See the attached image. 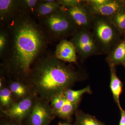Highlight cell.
Instances as JSON below:
<instances>
[{
  "label": "cell",
  "instance_id": "obj_1",
  "mask_svg": "<svg viewBox=\"0 0 125 125\" xmlns=\"http://www.w3.org/2000/svg\"><path fill=\"white\" fill-rule=\"evenodd\" d=\"M0 26L6 29L9 37L8 50L1 60V73L26 82L34 64L46 52L51 39L33 16L24 10Z\"/></svg>",
  "mask_w": 125,
  "mask_h": 125
},
{
  "label": "cell",
  "instance_id": "obj_2",
  "mask_svg": "<svg viewBox=\"0 0 125 125\" xmlns=\"http://www.w3.org/2000/svg\"><path fill=\"white\" fill-rule=\"evenodd\" d=\"M80 77L73 68L55 54L46 52L34 64L26 83L37 97L49 102L69 89Z\"/></svg>",
  "mask_w": 125,
  "mask_h": 125
},
{
  "label": "cell",
  "instance_id": "obj_3",
  "mask_svg": "<svg viewBox=\"0 0 125 125\" xmlns=\"http://www.w3.org/2000/svg\"><path fill=\"white\" fill-rule=\"evenodd\" d=\"M91 31L102 54H108L122 38L109 17L94 16Z\"/></svg>",
  "mask_w": 125,
  "mask_h": 125
},
{
  "label": "cell",
  "instance_id": "obj_4",
  "mask_svg": "<svg viewBox=\"0 0 125 125\" xmlns=\"http://www.w3.org/2000/svg\"><path fill=\"white\" fill-rule=\"evenodd\" d=\"M44 28L52 41L66 39L78 30L74 23L63 10L60 8L38 21Z\"/></svg>",
  "mask_w": 125,
  "mask_h": 125
},
{
  "label": "cell",
  "instance_id": "obj_5",
  "mask_svg": "<svg viewBox=\"0 0 125 125\" xmlns=\"http://www.w3.org/2000/svg\"><path fill=\"white\" fill-rule=\"evenodd\" d=\"M71 41L74 45L76 53L81 59L102 54L91 30H78L72 36Z\"/></svg>",
  "mask_w": 125,
  "mask_h": 125
},
{
  "label": "cell",
  "instance_id": "obj_6",
  "mask_svg": "<svg viewBox=\"0 0 125 125\" xmlns=\"http://www.w3.org/2000/svg\"><path fill=\"white\" fill-rule=\"evenodd\" d=\"M37 96L34 94L15 102L10 107L1 110L4 115L20 124L28 117L31 111Z\"/></svg>",
  "mask_w": 125,
  "mask_h": 125
},
{
  "label": "cell",
  "instance_id": "obj_7",
  "mask_svg": "<svg viewBox=\"0 0 125 125\" xmlns=\"http://www.w3.org/2000/svg\"><path fill=\"white\" fill-rule=\"evenodd\" d=\"M48 102L37 97L29 115V125H49L55 116Z\"/></svg>",
  "mask_w": 125,
  "mask_h": 125
},
{
  "label": "cell",
  "instance_id": "obj_8",
  "mask_svg": "<svg viewBox=\"0 0 125 125\" xmlns=\"http://www.w3.org/2000/svg\"><path fill=\"white\" fill-rule=\"evenodd\" d=\"M61 9L67 14L76 25L78 30H91L94 16L90 13L83 1L82 4L73 7L61 6Z\"/></svg>",
  "mask_w": 125,
  "mask_h": 125
},
{
  "label": "cell",
  "instance_id": "obj_9",
  "mask_svg": "<svg viewBox=\"0 0 125 125\" xmlns=\"http://www.w3.org/2000/svg\"><path fill=\"white\" fill-rule=\"evenodd\" d=\"M49 102L55 116L69 122L71 121L72 117L76 111L78 104L68 101L62 93L54 97Z\"/></svg>",
  "mask_w": 125,
  "mask_h": 125
},
{
  "label": "cell",
  "instance_id": "obj_10",
  "mask_svg": "<svg viewBox=\"0 0 125 125\" xmlns=\"http://www.w3.org/2000/svg\"><path fill=\"white\" fill-rule=\"evenodd\" d=\"M24 10L21 0H0V22L3 24Z\"/></svg>",
  "mask_w": 125,
  "mask_h": 125
},
{
  "label": "cell",
  "instance_id": "obj_11",
  "mask_svg": "<svg viewBox=\"0 0 125 125\" xmlns=\"http://www.w3.org/2000/svg\"><path fill=\"white\" fill-rule=\"evenodd\" d=\"M76 48L71 41L64 39L57 45L54 54L57 59L62 62L76 63Z\"/></svg>",
  "mask_w": 125,
  "mask_h": 125
},
{
  "label": "cell",
  "instance_id": "obj_12",
  "mask_svg": "<svg viewBox=\"0 0 125 125\" xmlns=\"http://www.w3.org/2000/svg\"><path fill=\"white\" fill-rule=\"evenodd\" d=\"M85 5L93 15L111 17L125 7V0H111L107 4L98 7Z\"/></svg>",
  "mask_w": 125,
  "mask_h": 125
},
{
  "label": "cell",
  "instance_id": "obj_13",
  "mask_svg": "<svg viewBox=\"0 0 125 125\" xmlns=\"http://www.w3.org/2000/svg\"><path fill=\"white\" fill-rule=\"evenodd\" d=\"M107 55L106 61L109 66L121 65L125 68V37Z\"/></svg>",
  "mask_w": 125,
  "mask_h": 125
},
{
  "label": "cell",
  "instance_id": "obj_14",
  "mask_svg": "<svg viewBox=\"0 0 125 125\" xmlns=\"http://www.w3.org/2000/svg\"><path fill=\"white\" fill-rule=\"evenodd\" d=\"M9 87L13 94L14 98L17 102L33 94L30 87L25 82L22 81L10 79Z\"/></svg>",
  "mask_w": 125,
  "mask_h": 125
},
{
  "label": "cell",
  "instance_id": "obj_15",
  "mask_svg": "<svg viewBox=\"0 0 125 125\" xmlns=\"http://www.w3.org/2000/svg\"><path fill=\"white\" fill-rule=\"evenodd\" d=\"M109 66L111 74L110 88L114 101L120 109L122 107L120 104V97L123 91V83L117 75L116 66L112 65Z\"/></svg>",
  "mask_w": 125,
  "mask_h": 125
},
{
  "label": "cell",
  "instance_id": "obj_16",
  "mask_svg": "<svg viewBox=\"0 0 125 125\" xmlns=\"http://www.w3.org/2000/svg\"><path fill=\"white\" fill-rule=\"evenodd\" d=\"M61 7L57 0L56 2L53 3H47L41 0L36 8L33 17L39 21L56 11Z\"/></svg>",
  "mask_w": 125,
  "mask_h": 125
},
{
  "label": "cell",
  "instance_id": "obj_17",
  "mask_svg": "<svg viewBox=\"0 0 125 125\" xmlns=\"http://www.w3.org/2000/svg\"><path fill=\"white\" fill-rule=\"evenodd\" d=\"M109 18L122 37H125V7Z\"/></svg>",
  "mask_w": 125,
  "mask_h": 125
},
{
  "label": "cell",
  "instance_id": "obj_18",
  "mask_svg": "<svg viewBox=\"0 0 125 125\" xmlns=\"http://www.w3.org/2000/svg\"><path fill=\"white\" fill-rule=\"evenodd\" d=\"M64 96L68 101L72 103H79L81 97L84 94H91L90 88L88 86L79 90H74L68 89L62 93Z\"/></svg>",
  "mask_w": 125,
  "mask_h": 125
},
{
  "label": "cell",
  "instance_id": "obj_19",
  "mask_svg": "<svg viewBox=\"0 0 125 125\" xmlns=\"http://www.w3.org/2000/svg\"><path fill=\"white\" fill-rule=\"evenodd\" d=\"M15 102L11 91L8 87L3 86L0 90V103L1 110L9 108Z\"/></svg>",
  "mask_w": 125,
  "mask_h": 125
},
{
  "label": "cell",
  "instance_id": "obj_20",
  "mask_svg": "<svg viewBox=\"0 0 125 125\" xmlns=\"http://www.w3.org/2000/svg\"><path fill=\"white\" fill-rule=\"evenodd\" d=\"M74 125H105L95 117L78 111L76 113Z\"/></svg>",
  "mask_w": 125,
  "mask_h": 125
},
{
  "label": "cell",
  "instance_id": "obj_21",
  "mask_svg": "<svg viewBox=\"0 0 125 125\" xmlns=\"http://www.w3.org/2000/svg\"><path fill=\"white\" fill-rule=\"evenodd\" d=\"M9 37L7 30L0 26V57L1 60L7 52L9 47Z\"/></svg>",
  "mask_w": 125,
  "mask_h": 125
},
{
  "label": "cell",
  "instance_id": "obj_22",
  "mask_svg": "<svg viewBox=\"0 0 125 125\" xmlns=\"http://www.w3.org/2000/svg\"><path fill=\"white\" fill-rule=\"evenodd\" d=\"M40 0H21L23 10L33 16Z\"/></svg>",
  "mask_w": 125,
  "mask_h": 125
},
{
  "label": "cell",
  "instance_id": "obj_23",
  "mask_svg": "<svg viewBox=\"0 0 125 125\" xmlns=\"http://www.w3.org/2000/svg\"><path fill=\"white\" fill-rule=\"evenodd\" d=\"M82 0H57L58 4L62 7H73L82 4Z\"/></svg>",
  "mask_w": 125,
  "mask_h": 125
},
{
  "label": "cell",
  "instance_id": "obj_24",
  "mask_svg": "<svg viewBox=\"0 0 125 125\" xmlns=\"http://www.w3.org/2000/svg\"><path fill=\"white\" fill-rule=\"evenodd\" d=\"M121 112V118L119 125H125V110L122 108L120 109Z\"/></svg>",
  "mask_w": 125,
  "mask_h": 125
},
{
  "label": "cell",
  "instance_id": "obj_25",
  "mask_svg": "<svg viewBox=\"0 0 125 125\" xmlns=\"http://www.w3.org/2000/svg\"><path fill=\"white\" fill-rule=\"evenodd\" d=\"M2 125H21L20 123L17 122H6L2 124Z\"/></svg>",
  "mask_w": 125,
  "mask_h": 125
},
{
  "label": "cell",
  "instance_id": "obj_26",
  "mask_svg": "<svg viewBox=\"0 0 125 125\" xmlns=\"http://www.w3.org/2000/svg\"><path fill=\"white\" fill-rule=\"evenodd\" d=\"M43 2L48 3H55L56 1V0H42Z\"/></svg>",
  "mask_w": 125,
  "mask_h": 125
},
{
  "label": "cell",
  "instance_id": "obj_27",
  "mask_svg": "<svg viewBox=\"0 0 125 125\" xmlns=\"http://www.w3.org/2000/svg\"><path fill=\"white\" fill-rule=\"evenodd\" d=\"M58 125H71L69 123H61V122H59L58 123Z\"/></svg>",
  "mask_w": 125,
  "mask_h": 125
}]
</instances>
